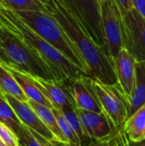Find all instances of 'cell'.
Returning <instances> with one entry per match:
<instances>
[{
	"instance_id": "8",
	"label": "cell",
	"mask_w": 145,
	"mask_h": 146,
	"mask_svg": "<svg viewBox=\"0 0 145 146\" xmlns=\"http://www.w3.org/2000/svg\"><path fill=\"white\" fill-rule=\"evenodd\" d=\"M122 41L126 48L138 61H145V19L134 9L121 16Z\"/></svg>"
},
{
	"instance_id": "13",
	"label": "cell",
	"mask_w": 145,
	"mask_h": 146,
	"mask_svg": "<svg viewBox=\"0 0 145 146\" xmlns=\"http://www.w3.org/2000/svg\"><path fill=\"white\" fill-rule=\"evenodd\" d=\"M3 96L11 105L19 120L21 121L23 125L34 130L35 132L42 135L44 139H46L49 142L56 139L54 134L42 122V121L39 119L36 112L32 110V108L29 105L27 102L21 101L16 98L7 93L3 94Z\"/></svg>"
},
{
	"instance_id": "29",
	"label": "cell",
	"mask_w": 145,
	"mask_h": 146,
	"mask_svg": "<svg viewBox=\"0 0 145 146\" xmlns=\"http://www.w3.org/2000/svg\"><path fill=\"white\" fill-rule=\"evenodd\" d=\"M0 146H3V144H2V142H1V141H0Z\"/></svg>"
},
{
	"instance_id": "19",
	"label": "cell",
	"mask_w": 145,
	"mask_h": 146,
	"mask_svg": "<svg viewBox=\"0 0 145 146\" xmlns=\"http://www.w3.org/2000/svg\"><path fill=\"white\" fill-rule=\"evenodd\" d=\"M65 117L66 121L69 124L70 127L73 129L74 133L77 135L78 139H79L80 142V146L81 145H92V141L90 138H88L82 128L81 122L79 117V114L77 111V108L74 105L72 106H67L60 110Z\"/></svg>"
},
{
	"instance_id": "7",
	"label": "cell",
	"mask_w": 145,
	"mask_h": 146,
	"mask_svg": "<svg viewBox=\"0 0 145 146\" xmlns=\"http://www.w3.org/2000/svg\"><path fill=\"white\" fill-rule=\"evenodd\" d=\"M104 50L112 59L123 47L121 15L113 0H100Z\"/></svg>"
},
{
	"instance_id": "24",
	"label": "cell",
	"mask_w": 145,
	"mask_h": 146,
	"mask_svg": "<svg viewBox=\"0 0 145 146\" xmlns=\"http://www.w3.org/2000/svg\"><path fill=\"white\" fill-rule=\"evenodd\" d=\"M0 141L3 146H19L16 135L2 122H0Z\"/></svg>"
},
{
	"instance_id": "1",
	"label": "cell",
	"mask_w": 145,
	"mask_h": 146,
	"mask_svg": "<svg viewBox=\"0 0 145 146\" xmlns=\"http://www.w3.org/2000/svg\"><path fill=\"white\" fill-rule=\"evenodd\" d=\"M48 12L62 26L67 35L83 56L91 78L108 85H116L112 59L104 49L89 35L78 18L68 9L62 0H47Z\"/></svg>"
},
{
	"instance_id": "4",
	"label": "cell",
	"mask_w": 145,
	"mask_h": 146,
	"mask_svg": "<svg viewBox=\"0 0 145 146\" xmlns=\"http://www.w3.org/2000/svg\"><path fill=\"white\" fill-rule=\"evenodd\" d=\"M0 44L15 68L32 76L55 80L50 68L39 55L3 24L0 26Z\"/></svg>"
},
{
	"instance_id": "9",
	"label": "cell",
	"mask_w": 145,
	"mask_h": 146,
	"mask_svg": "<svg viewBox=\"0 0 145 146\" xmlns=\"http://www.w3.org/2000/svg\"><path fill=\"white\" fill-rule=\"evenodd\" d=\"M85 134L92 141V145H101L118 128L103 112H94L77 109Z\"/></svg>"
},
{
	"instance_id": "23",
	"label": "cell",
	"mask_w": 145,
	"mask_h": 146,
	"mask_svg": "<svg viewBox=\"0 0 145 146\" xmlns=\"http://www.w3.org/2000/svg\"><path fill=\"white\" fill-rule=\"evenodd\" d=\"M52 110H53L54 115L56 116V119L57 121L60 130L62 133L63 136L65 137V139H66L67 142L68 143V145H69L80 146L79 139H78L77 135L74 133L73 129L70 127L69 124L68 123L65 117L63 116L62 111L59 109H56V108H52Z\"/></svg>"
},
{
	"instance_id": "31",
	"label": "cell",
	"mask_w": 145,
	"mask_h": 146,
	"mask_svg": "<svg viewBox=\"0 0 145 146\" xmlns=\"http://www.w3.org/2000/svg\"><path fill=\"white\" fill-rule=\"evenodd\" d=\"M1 25H2V23H1V21H0V26H1Z\"/></svg>"
},
{
	"instance_id": "28",
	"label": "cell",
	"mask_w": 145,
	"mask_h": 146,
	"mask_svg": "<svg viewBox=\"0 0 145 146\" xmlns=\"http://www.w3.org/2000/svg\"><path fill=\"white\" fill-rule=\"evenodd\" d=\"M143 141H145V131L144 133V137H143Z\"/></svg>"
},
{
	"instance_id": "25",
	"label": "cell",
	"mask_w": 145,
	"mask_h": 146,
	"mask_svg": "<svg viewBox=\"0 0 145 146\" xmlns=\"http://www.w3.org/2000/svg\"><path fill=\"white\" fill-rule=\"evenodd\" d=\"M113 1L117 6L121 16L124 15L126 12H128L132 8L131 0H113Z\"/></svg>"
},
{
	"instance_id": "14",
	"label": "cell",
	"mask_w": 145,
	"mask_h": 146,
	"mask_svg": "<svg viewBox=\"0 0 145 146\" xmlns=\"http://www.w3.org/2000/svg\"><path fill=\"white\" fill-rule=\"evenodd\" d=\"M3 65L5 66L11 72L14 78L17 81L18 85L20 86V87L23 91L24 94L27 98V99L34 101L38 104L45 105L47 107L52 108V105L50 103V101L43 94V92L39 90V88L35 85V83L32 78V75L26 74L15 67H9V66H6L4 64H3Z\"/></svg>"
},
{
	"instance_id": "17",
	"label": "cell",
	"mask_w": 145,
	"mask_h": 146,
	"mask_svg": "<svg viewBox=\"0 0 145 146\" xmlns=\"http://www.w3.org/2000/svg\"><path fill=\"white\" fill-rule=\"evenodd\" d=\"M27 103L32 108V110L36 112L39 119L42 121V122L50 130V132L54 134L55 138L60 141H62L66 143L68 145V143L67 142L65 137L63 136L62 133L60 130V127L58 126L57 121L56 119V116L54 115V112L52 110V108L47 107L45 105L38 104L32 100H27Z\"/></svg>"
},
{
	"instance_id": "5",
	"label": "cell",
	"mask_w": 145,
	"mask_h": 146,
	"mask_svg": "<svg viewBox=\"0 0 145 146\" xmlns=\"http://www.w3.org/2000/svg\"><path fill=\"white\" fill-rule=\"evenodd\" d=\"M92 86L103 111L116 127H123L129 115L126 100L116 85H108L92 78Z\"/></svg>"
},
{
	"instance_id": "11",
	"label": "cell",
	"mask_w": 145,
	"mask_h": 146,
	"mask_svg": "<svg viewBox=\"0 0 145 146\" xmlns=\"http://www.w3.org/2000/svg\"><path fill=\"white\" fill-rule=\"evenodd\" d=\"M32 78L35 85L50 101L52 108L61 110L67 106H75L69 86L70 80H46L37 76H32Z\"/></svg>"
},
{
	"instance_id": "32",
	"label": "cell",
	"mask_w": 145,
	"mask_h": 146,
	"mask_svg": "<svg viewBox=\"0 0 145 146\" xmlns=\"http://www.w3.org/2000/svg\"><path fill=\"white\" fill-rule=\"evenodd\" d=\"M0 3H1V0H0Z\"/></svg>"
},
{
	"instance_id": "22",
	"label": "cell",
	"mask_w": 145,
	"mask_h": 146,
	"mask_svg": "<svg viewBox=\"0 0 145 146\" xmlns=\"http://www.w3.org/2000/svg\"><path fill=\"white\" fill-rule=\"evenodd\" d=\"M16 137L19 146H50V142L46 139L23 124Z\"/></svg>"
},
{
	"instance_id": "18",
	"label": "cell",
	"mask_w": 145,
	"mask_h": 146,
	"mask_svg": "<svg viewBox=\"0 0 145 146\" xmlns=\"http://www.w3.org/2000/svg\"><path fill=\"white\" fill-rule=\"evenodd\" d=\"M0 90L2 94H9L17 99L27 102V98L18 85L11 72L0 62Z\"/></svg>"
},
{
	"instance_id": "3",
	"label": "cell",
	"mask_w": 145,
	"mask_h": 146,
	"mask_svg": "<svg viewBox=\"0 0 145 146\" xmlns=\"http://www.w3.org/2000/svg\"><path fill=\"white\" fill-rule=\"evenodd\" d=\"M37 34L62 52L85 75L91 77L90 70L73 43L57 20L50 14L35 10L14 11Z\"/></svg>"
},
{
	"instance_id": "2",
	"label": "cell",
	"mask_w": 145,
	"mask_h": 146,
	"mask_svg": "<svg viewBox=\"0 0 145 146\" xmlns=\"http://www.w3.org/2000/svg\"><path fill=\"white\" fill-rule=\"evenodd\" d=\"M0 21L39 55L50 68L55 80L68 81L80 75H85L62 52L30 28L13 10L6 8L1 3Z\"/></svg>"
},
{
	"instance_id": "20",
	"label": "cell",
	"mask_w": 145,
	"mask_h": 146,
	"mask_svg": "<svg viewBox=\"0 0 145 146\" xmlns=\"http://www.w3.org/2000/svg\"><path fill=\"white\" fill-rule=\"evenodd\" d=\"M0 122L9 127L15 135L20 132L22 123L5 98L0 95Z\"/></svg>"
},
{
	"instance_id": "21",
	"label": "cell",
	"mask_w": 145,
	"mask_h": 146,
	"mask_svg": "<svg viewBox=\"0 0 145 146\" xmlns=\"http://www.w3.org/2000/svg\"><path fill=\"white\" fill-rule=\"evenodd\" d=\"M1 3L13 11L35 10L49 13L47 0H1Z\"/></svg>"
},
{
	"instance_id": "6",
	"label": "cell",
	"mask_w": 145,
	"mask_h": 146,
	"mask_svg": "<svg viewBox=\"0 0 145 146\" xmlns=\"http://www.w3.org/2000/svg\"><path fill=\"white\" fill-rule=\"evenodd\" d=\"M62 1L68 9L78 18L92 39L104 49L100 0Z\"/></svg>"
},
{
	"instance_id": "15",
	"label": "cell",
	"mask_w": 145,
	"mask_h": 146,
	"mask_svg": "<svg viewBox=\"0 0 145 146\" xmlns=\"http://www.w3.org/2000/svg\"><path fill=\"white\" fill-rule=\"evenodd\" d=\"M135 70L134 88L131 98L126 101L129 115L145 103V61H136Z\"/></svg>"
},
{
	"instance_id": "30",
	"label": "cell",
	"mask_w": 145,
	"mask_h": 146,
	"mask_svg": "<svg viewBox=\"0 0 145 146\" xmlns=\"http://www.w3.org/2000/svg\"><path fill=\"white\" fill-rule=\"evenodd\" d=\"M0 95H2V96H3V94H2V92H1V90H0Z\"/></svg>"
},
{
	"instance_id": "27",
	"label": "cell",
	"mask_w": 145,
	"mask_h": 146,
	"mask_svg": "<svg viewBox=\"0 0 145 146\" xmlns=\"http://www.w3.org/2000/svg\"><path fill=\"white\" fill-rule=\"evenodd\" d=\"M0 62L2 64H4L6 66H9V67H15V65L12 63L11 60L9 59V57L7 56V54L5 53L4 50L3 49V47L0 44Z\"/></svg>"
},
{
	"instance_id": "26",
	"label": "cell",
	"mask_w": 145,
	"mask_h": 146,
	"mask_svg": "<svg viewBox=\"0 0 145 146\" xmlns=\"http://www.w3.org/2000/svg\"><path fill=\"white\" fill-rule=\"evenodd\" d=\"M132 8H134L145 19V0H131Z\"/></svg>"
},
{
	"instance_id": "16",
	"label": "cell",
	"mask_w": 145,
	"mask_h": 146,
	"mask_svg": "<svg viewBox=\"0 0 145 146\" xmlns=\"http://www.w3.org/2000/svg\"><path fill=\"white\" fill-rule=\"evenodd\" d=\"M123 129L130 142H143L145 131V103L128 116L123 125Z\"/></svg>"
},
{
	"instance_id": "12",
	"label": "cell",
	"mask_w": 145,
	"mask_h": 146,
	"mask_svg": "<svg viewBox=\"0 0 145 146\" xmlns=\"http://www.w3.org/2000/svg\"><path fill=\"white\" fill-rule=\"evenodd\" d=\"M71 93L77 109L102 112L103 108L92 86V78L80 75L69 81Z\"/></svg>"
},
{
	"instance_id": "10",
	"label": "cell",
	"mask_w": 145,
	"mask_h": 146,
	"mask_svg": "<svg viewBox=\"0 0 145 146\" xmlns=\"http://www.w3.org/2000/svg\"><path fill=\"white\" fill-rule=\"evenodd\" d=\"M113 65L117 80L116 86L126 103L131 98L134 88L136 60L126 48L122 47L114 57Z\"/></svg>"
}]
</instances>
